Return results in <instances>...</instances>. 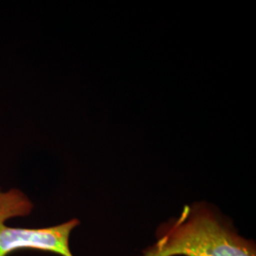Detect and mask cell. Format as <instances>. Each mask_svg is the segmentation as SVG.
I'll return each instance as SVG.
<instances>
[{
	"label": "cell",
	"instance_id": "obj_2",
	"mask_svg": "<svg viewBox=\"0 0 256 256\" xmlns=\"http://www.w3.org/2000/svg\"><path fill=\"white\" fill-rule=\"evenodd\" d=\"M32 209V202L22 191L0 190V256H10L21 250L74 256L70 247V238L80 223L76 218L48 228H19L7 223L14 218L27 216Z\"/></svg>",
	"mask_w": 256,
	"mask_h": 256
},
{
	"label": "cell",
	"instance_id": "obj_1",
	"mask_svg": "<svg viewBox=\"0 0 256 256\" xmlns=\"http://www.w3.org/2000/svg\"><path fill=\"white\" fill-rule=\"evenodd\" d=\"M256 256L254 244L206 203L185 206L160 226L155 243L140 256Z\"/></svg>",
	"mask_w": 256,
	"mask_h": 256
}]
</instances>
